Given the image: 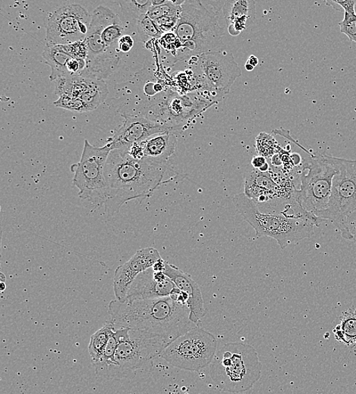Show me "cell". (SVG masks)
<instances>
[{"label":"cell","instance_id":"obj_26","mask_svg":"<svg viewBox=\"0 0 356 394\" xmlns=\"http://www.w3.org/2000/svg\"><path fill=\"white\" fill-rule=\"evenodd\" d=\"M119 4L126 17L137 22L143 15L149 13L152 6V0H132L119 2Z\"/></svg>","mask_w":356,"mask_h":394},{"label":"cell","instance_id":"obj_5","mask_svg":"<svg viewBox=\"0 0 356 394\" xmlns=\"http://www.w3.org/2000/svg\"><path fill=\"white\" fill-rule=\"evenodd\" d=\"M262 365L257 351L241 343H230L218 352L210 366V376L220 389L234 393L252 388L260 379Z\"/></svg>","mask_w":356,"mask_h":394},{"label":"cell","instance_id":"obj_34","mask_svg":"<svg viewBox=\"0 0 356 394\" xmlns=\"http://www.w3.org/2000/svg\"><path fill=\"white\" fill-rule=\"evenodd\" d=\"M67 46L68 51L76 58L86 61L87 57V48L86 41H78V42L65 45Z\"/></svg>","mask_w":356,"mask_h":394},{"label":"cell","instance_id":"obj_20","mask_svg":"<svg viewBox=\"0 0 356 394\" xmlns=\"http://www.w3.org/2000/svg\"><path fill=\"white\" fill-rule=\"evenodd\" d=\"M164 274L176 286L177 289L188 295L187 307L190 311V320L198 325L201 319L206 314L203 296L198 283L192 276L185 273L174 265L166 262Z\"/></svg>","mask_w":356,"mask_h":394},{"label":"cell","instance_id":"obj_40","mask_svg":"<svg viewBox=\"0 0 356 394\" xmlns=\"http://www.w3.org/2000/svg\"><path fill=\"white\" fill-rule=\"evenodd\" d=\"M246 69L247 71H253L255 68L253 67H252V65L246 63Z\"/></svg>","mask_w":356,"mask_h":394},{"label":"cell","instance_id":"obj_14","mask_svg":"<svg viewBox=\"0 0 356 394\" xmlns=\"http://www.w3.org/2000/svg\"><path fill=\"white\" fill-rule=\"evenodd\" d=\"M110 10L108 8L100 6L92 15L90 28L85 39L87 48L86 69L82 76L104 80L119 67V49L107 46L101 38V31Z\"/></svg>","mask_w":356,"mask_h":394},{"label":"cell","instance_id":"obj_31","mask_svg":"<svg viewBox=\"0 0 356 394\" xmlns=\"http://www.w3.org/2000/svg\"><path fill=\"white\" fill-rule=\"evenodd\" d=\"M160 43L167 51L171 52L174 56L180 51L182 45L180 41L174 33H167L160 38Z\"/></svg>","mask_w":356,"mask_h":394},{"label":"cell","instance_id":"obj_19","mask_svg":"<svg viewBox=\"0 0 356 394\" xmlns=\"http://www.w3.org/2000/svg\"><path fill=\"white\" fill-rule=\"evenodd\" d=\"M176 289L164 272L151 268L142 273L129 286L125 301L151 300L169 297Z\"/></svg>","mask_w":356,"mask_h":394},{"label":"cell","instance_id":"obj_7","mask_svg":"<svg viewBox=\"0 0 356 394\" xmlns=\"http://www.w3.org/2000/svg\"><path fill=\"white\" fill-rule=\"evenodd\" d=\"M188 62L196 77L198 92L212 103L228 94L241 76L233 54L226 51L207 52L192 57Z\"/></svg>","mask_w":356,"mask_h":394},{"label":"cell","instance_id":"obj_24","mask_svg":"<svg viewBox=\"0 0 356 394\" xmlns=\"http://www.w3.org/2000/svg\"><path fill=\"white\" fill-rule=\"evenodd\" d=\"M339 319V323L334 329L336 340L354 348L356 346V309H347Z\"/></svg>","mask_w":356,"mask_h":394},{"label":"cell","instance_id":"obj_6","mask_svg":"<svg viewBox=\"0 0 356 394\" xmlns=\"http://www.w3.org/2000/svg\"><path fill=\"white\" fill-rule=\"evenodd\" d=\"M232 203L242 218L254 228L257 237L273 238L282 250L314 234L315 225L312 221L262 212L245 194L235 196Z\"/></svg>","mask_w":356,"mask_h":394},{"label":"cell","instance_id":"obj_8","mask_svg":"<svg viewBox=\"0 0 356 394\" xmlns=\"http://www.w3.org/2000/svg\"><path fill=\"white\" fill-rule=\"evenodd\" d=\"M336 173L333 157L325 153L312 154L303 162L298 200L305 210L321 219L328 208Z\"/></svg>","mask_w":356,"mask_h":394},{"label":"cell","instance_id":"obj_33","mask_svg":"<svg viewBox=\"0 0 356 394\" xmlns=\"http://www.w3.org/2000/svg\"><path fill=\"white\" fill-rule=\"evenodd\" d=\"M180 17H171V16H167V17L160 18L155 22L158 29L163 33V34H167V33L173 32L176 29L178 22H179Z\"/></svg>","mask_w":356,"mask_h":394},{"label":"cell","instance_id":"obj_10","mask_svg":"<svg viewBox=\"0 0 356 394\" xmlns=\"http://www.w3.org/2000/svg\"><path fill=\"white\" fill-rule=\"evenodd\" d=\"M119 343L116 352L115 379L133 377L149 361L160 357L169 344L163 339L146 334L117 327Z\"/></svg>","mask_w":356,"mask_h":394},{"label":"cell","instance_id":"obj_21","mask_svg":"<svg viewBox=\"0 0 356 394\" xmlns=\"http://www.w3.org/2000/svg\"><path fill=\"white\" fill-rule=\"evenodd\" d=\"M45 62L51 68L50 79L82 76L86 69V61L76 58L65 45L46 46L42 54Z\"/></svg>","mask_w":356,"mask_h":394},{"label":"cell","instance_id":"obj_25","mask_svg":"<svg viewBox=\"0 0 356 394\" xmlns=\"http://www.w3.org/2000/svg\"><path fill=\"white\" fill-rule=\"evenodd\" d=\"M117 327L110 321L96 332L92 336L89 343L88 352L91 356L93 366L100 362L105 349H106L110 336L116 330Z\"/></svg>","mask_w":356,"mask_h":394},{"label":"cell","instance_id":"obj_22","mask_svg":"<svg viewBox=\"0 0 356 394\" xmlns=\"http://www.w3.org/2000/svg\"><path fill=\"white\" fill-rule=\"evenodd\" d=\"M222 15L229 34L237 37L255 22L256 3L253 0H228L223 3Z\"/></svg>","mask_w":356,"mask_h":394},{"label":"cell","instance_id":"obj_28","mask_svg":"<svg viewBox=\"0 0 356 394\" xmlns=\"http://www.w3.org/2000/svg\"><path fill=\"white\" fill-rule=\"evenodd\" d=\"M185 1H169L161 6H151L148 15L153 21H156L160 18L180 17L182 12V5Z\"/></svg>","mask_w":356,"mask_h":394},{"label":"cell","instance_id":"obj_1","mask_svg":"<svg viewBox=\"0 0 356 394\" xmlns=\"http://www.w3.org/2000/svg\"><path fill=\"white\" fill-rule=\"evenodd\" d=\"M110 322L118 327L146 334L171 344L196 327L189 308L171 298L121 302L109 305Z\"/></svg>","mask_w":356,"mask_h":394},{"label":"cell","instance_id":"obj_35","mask_svg":"<svg viewBox=\"0 0 356 394\" xmlns=\"http://www.w3.org/2000/svg\"><path fill=\"white\" fill-rule=\"evenodd\" d=\"M325 3L333 8H336V10L339 12H343L344 13H348L350 15H356L355 6L356 1L355 0H345V1H337V0H330V1L325 2Z\"/></svg>","mask_w":356,"mask_h":394},{"label":"cell","instance_id":"obj_2","mask_svg":"<svg viewBox=\"0 0 356 394\" xmlns=\"http://www.w3.org/2000/svg\"><path fill=\"white\" fill-rule=\"evenodd\" d=\"M169 166L135 160L126 150L111 151L104 168L108 198L104 204L108 217L117 214L125 203H142L163 185Z\"/></svg>","mask_w":356,"mask_h":394},{"label":"cell","instance_id":"obj_39","mask_svg":"<svg viewBox=\"0 0 356 394\" xmlns=\"http://www.w3.org/2000/svg\"><path fill=\"white\" fill-rule=\"evenodd\" d=\"M167 0H152L153 6H158L164 4Z\"/></svg>","mask_w":356,"mask_h":394},{"label":"cell","instance_id":"obj_17","mask_svg":"<svg viewBox=\"0 0 356 394\" xmlns=\"http://www.w3.org/2000/svg\"><path fill=\"white\" fill-rule=\"evenodd\" d=\"M125 121L122 126L110 138L109 144L112 150H128L135 144L146 141L156 135L176 131L171 128L158 124L155 121L140 116L122 114Z\"/></svg>","mask_w":356,"mask_h":394},{"label":"cell","instance_id":"obj_30","mask_svg":"<svg viewBox=\"0 0 356 394\" xmlns=\"http://www.w3.org/2000/svg\"><path fill=\"white\" fill-rule=\"evenodd\" d=\"M341 32L356 44V15L344 13V19L339 23Z\"/></svg>","mask_w":356,"mask_h":394},{"label":"cell","instance_id":"obj_29","mask_svg":"<svg viewBox=\"0 0 356 394\" xmlns=\"http://www.w3.org/2000/svg\"><path fill=\"white\" fill-rule=\"evenodd\" d=\"M257 151L262 157H269L276 151V141L270 135L262 133L256 138Z\"/></svg>","mask_w":356,"mask_h":394},{"label":"cell","instance_id":"obj_16","mask_svg":"<svg viewBox=\"0 0 356 394\" xmlns=\"http://www.w3.org/2000/svg\"><path fill=\"white\" fill-rule=\"evenodd\" d=\"M158 103L155 110V121L176 131L183 128L185 123L213 104L198 92L187 95L169 92Z\"/></svg>","mask_w":356,"mask_h":394},{"label":"cell","instance_id":"obj_9","mask_svg":"<svg viewBox=\"0 0 356 394\" xmlns=\"http://www.w3.org/2000/svg\"><path fill=\"white\" fill-rule=\"evenodd\" d=\"M111 152L109 144L96 147L85 139L82 158L71 166L74 173V185L78 189L80 199L102 207L108 198V188L104 177V168Z\"/></svg>","mask_w":356,"mask_h":394},{"label":"cell","instance_id":"obj_23","mask_svg":"<svg viewBox=\"0 0 356 394\" xmlns=\"http://www.w3.org/2000/svg\"><path fill=\"white\" fill-rule=\"evenodd\" d=\"M176 134L166 132L152 136L141 143L144 158L156 165L169 166V160L176 151Z\"/></svg>","mask_w":356,"mask_h":394},{"label":"cell","instance_id":"obj_4","mask_svg":"<svg viewBox=\"0 0 356 394\" xmlns=\"http://www.w3.org/2000/svg\"><path fill=\"white\" fill-rule=\"evenodd\" d=\"M245 194L259 211L287 217L309 219L319 227L325 220L307 212L298 200V190L288 179L279 183L271 172L257 169L245 174Z\"/></svg>","mask_w":356,"mask_h":394},{"label":"cell","instance_id":"obj_15","mask_svg":"<svg viewBox=\"0 0 356 394\" xmlns=\"http://www.w3.org/2000/svg\"><path fill=\"white\" fill-rule=\"evenodd\" d=\"M92 15L78 4L64 6L46 22V46L69 45L85 40L90 28Z\"/></svg>","mask_w":356,"mask_h":394},{"label":"cell","instance_id":"obj_13","mask_svg":"<svg viewBox=\"0 0 356 394\" xmlns=\"http://www.w3.org/2000/svg\"><path fill=\"white\" fill-rule=\"evenodd\" d=\"M54 93L60 97L54 103L58 108L85 112L98 108L109 92L103 80L76 76L55 80Z\"/></svg>","mask_w":356,"mask_h":394},{"label":"cell","instance_id":"obj_38","mask_svg":"<svg viewBox=\"0 0 356 394\" xmlns=\"http://www.w3.org/2000/svg\"><path fill=\"white\" fill-rule=\"evenodd\" d=\"M246 63L252 65V67H253L255 68L258 63V60H257L256 56L251 55Z\"/></svg>","mask_w":356,"mask_h":394},{"label":"cell","instance_id":"obj_12","mask_svg":"<svg viewBox=\"0 0 356 394\" xmlns=\"http://www.w3.org/2000/svg\"><path fill=\"white\" fill-rule=\"evenodd\" d=\"M333 160L337 173L328 208L320 218L333 221L343 233L347 218L356 211V161L334 157Z\"/></svg>","mask_w":356,"mask_h":394},{"label":"cell","instance_id":"obj_18","mask_svg":"<svg viewBox=\"0 0 356 394\" xmlns=\"http://www.w3.org/2000/svg\"><path fill=\"white\" fill-rule=\"evenodd\" d=\"M161 259L157 249L148 248L137 250L130 259L119 266L113 278V290L117 300L125 301L129 286L137 276L152 268Z\"/></svg>","mask_w":356,"mask_h":394},{"label":"cell","instance_id":"obj_36","mask_svg":"<svg viewBox=\"0 0 356 394\" xmlns=\"http://www.w3.org/2000/svg\"><path fill=\"white\" fill-rule=\"evenodd\" d=\"M133 46L134 40L130 35H125L119 40V49L121 53H128L131 51Z\"/></svg>","mask_w":356,"mask_h":394},{"label":"cell","instance_id":"obj_3","mask_svg":"<svg viewBox=\"0 0 356 394\" xmlns=\"http://www.w3.org/2000/svg\"><path fill=\"white\" fill-rule=\"evenodd\" d=\"M224 31L215 12L198 0H186L173 31L182 45L174 55L176 62H188L192 57L219 51Z\"/></svg>","mask_w":356,"mask_h":394},{"label":"cell","instance_id":"obj_32","mask_svg":"<svg viewBox=\"0 0 356 394\" xmlns=\"http://www.w3.org/2000/svg\"><path fill=\"white\" fill-rule=\"evenodd\" d=\"M342 237L348 241L356 243V211L347 218Z\"/></svg>","mask_w":356,"mask_h":394},{"label":"cell","instance_id":"obj_37","mask_svg":"<svg viewBox=\"0 0 356 394\" xmlns=\"http://www.w3.org/2000/svg\"><path fill=\"white\" fill-rule=\"evenodd\" d=\"M252 166L255 169L262 171H269V165L268 162H266V158L262 157V155H257V157H254L252 160Z\"/></svg>","mask_w":356,"mask_h":394},{"label":"cell","instance_id":"obj_27","mask_svg":"<svg viewBox=\"0 0 356 394\" xmlns=\"http://www.w3.org/2000/svg\"><path fill=\"white\" fill-rule=\"evenodd\" d=\"M137 34L142 42L146 43L151 39H160L164 35L149 16L144 15L136 22Z\"/></svg>","mask_w":356,"mask_h":394},{"label":"cell","instance_id":"obj_11","mask_svg":"<svg viewBox=\"0 0 356 394\" xmlns=\"http://www.w3.org/2000/svg\"><path fill=\"white\" fill-rule=\"evenodd\" d=\"M217 348L214 336L197 326L169 344L160 357L176 368L199 372L212 364Z\"/></svg>","mask_w":356,"mask_h":394}]
</instances>
